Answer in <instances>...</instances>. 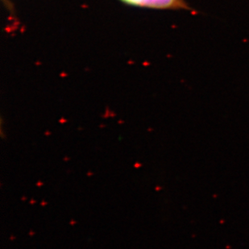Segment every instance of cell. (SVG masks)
Segmentation results:
<instances>
[{
	"label": "cell",
	"instance_id": "obj_1",
	"mask_svg": "<svg viewBox=\"0 0 249 249\" xmlns=\"http://www.w3.org/2000/svg\"><path fill=\"white\" fill-rule=\"evenodd\" d=\"M126 4L135 7L162 10L193 11L185 0H120Z\"/></svg>",
	"mask_w": 249,
	"mask_h": 249
}]
</instances>
